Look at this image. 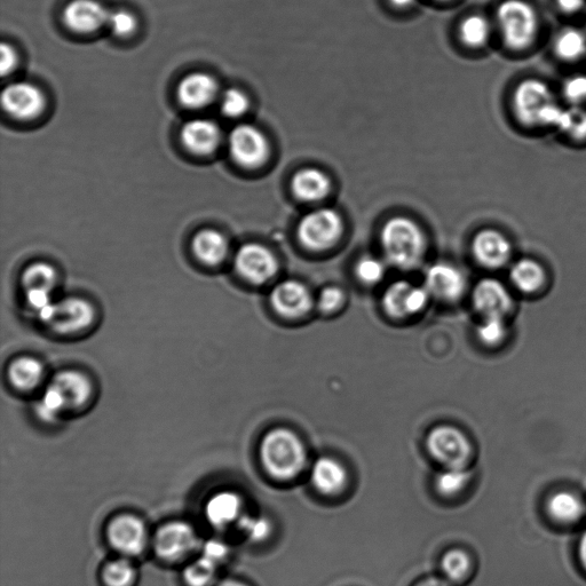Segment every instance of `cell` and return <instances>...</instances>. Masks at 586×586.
I'll return each mask as SVG.
<instances>
[{"mask_svg":"<svg viewBox=\"0 0 586 586\" xmlns=\"http://www.w3.org/2000/svg\"><path fill=\"white\" fill-rule=\"evenodd\" d=\"M331 189L327 174L318 169H304L295 174L292 192L304 202H318L326 197Z\"/></svg>","mask_w":586,"mask_h":586,"instance_id":"obj_24","label":"cell"},{"mask_svg":"<svg viewBox=\"0 0 586 586\" xmlns=\"http://www.w3.org/2000/svg\"><path fill=\"white\" fill-rule=\"evenodd\" d=\"M34 409L42 422L51 424L57 422L61 414L68 410V407L58 388L50 384L41 399L36 402Z\"/></svg>","mask_w":586,"mask_h":586,"instance_id":"obj_32","label":"cell"},{"mask_svg":"<svg viewBox=\"0 0 586 586\" xmlns=\"http://www.w3.org/2000/svg\"><path fill=\"white\" fill-rule=\"evenodd\" d=\"M545 509L553 524L562 528L580 525L586 516V505L582 498L567 490L552 494L546 501Z\"/></svg>","mask_w":586,"mask_h":586,"instance_id":"obj_19","label":"cell"},{"mask_svg":"<svg viewBox=\"0 0 586 586\" xmlns=\"http://www.w3.org/2000/svg\"><path fill=\"white\" fill-rule=\"evenodd\" d=\"M446 578L443 577H429L425 578L422 582H419L415 586H451Z\"/></svg>","mask_w":586,"mask_h":586,"instance_id":"obj_48","label":"cell"},{"mask_svg":"<svg viewBox=\"0 0 586 586\" xmlns=\"http://www.w3.org/2000/svg\"><path fill=\"white\" fill-rule=\"evenodd\" d=\"M392 4L398 7H407L415 3V0H391Z\"/></svg>","mask_w":586,"mask_h":586,"instance_id":"obj_50","label":"cell"},{"mask_svg":"<svg viewBox=\"0 0 586 586\" xmlns=\"http://www.w3.org/2000/svg\"><path fill=\"white\" fill-rule=\"evenodd\" d=\"M496 15L503 42L509 49L522 51L534 44L540 20L532 5L524 0H505Z\"/></svg>","mask_w":586,"mask_h":586,"instance_id":"obj_4","label":"cell"},{"mask_svg":"<svg viewBox=\"0 0 586 586\" xmlns=\"http://www.w3.org/2000/svg\"><path fill=\"white\" fill-rule=\"evenodd\" d=\"M385 273L383 261L375 257H363L356 265V275L363 283L376 284L383 280Z\"/></svg>","mask_w":586,"mask_h":586,"instance_id":"obj_42","label":"cell"},{"mask_svg":"<svg viewBox=\"0 0 586 586\" xmlns=\"http://www.w3.org/2000/svg\"><path fill=\"white\" fill-rule=\"evenodd\" d=\"M472 250L479 264L488 268H500L511 257V244L506 237L494 229H486L475 235Z\"/></svg>","mask_w":586,"mask_h":586,"instance_id":"obj_17","label":"cell"},{"mask_svg":"<svg viewBox=\"0 0 586 586\" xmlns=\"http://www.w3.org/2000/svg\"><path fill=\"white\" fill-rule=\"evenodd\" d=\"M472 570V559L463 550H450L441 559L443 578H446L450 584H462L466 582L467 578L471 576Z\"/></svg>","mask_w":586,"mask_h":586,"instance_id":"obj_30","label":"cell"},{"mask_svg":"<svg viewBox=\"0 0 586 586\" xmlns=\"http://www.w3.org/2000/svg\"><path fill=\"white\" fill-rule=\"evenodd\" d=\"M220 107L225 116L237 118L247 113L249 99L241 90L232 87L221 94Z\"/></svg>","mask_w":586,"mask_h":586,"instance_id":"obj_37","label":"cell"},{"mask_svg":"<svg viewBox=\"0 0 586 586\" xmlns=\"http://www.w3.org/2000/svg\"><path fill=\"white\" fill-rule=\"evenodd\" d=\"M557 3L562 12L573 14L584 9L586 0H557Z\"/></svg>","mask_w":586,"mask_h":586,"instance_id":"obj_47","label":"cell"},{"mask_svg":"<svg viewBox=\"0 0 586 586\" xmlns=\"http://www.w3.org/2000/svg\"><path fill=\"white\" fill-rule=\"evenodd\" d=\"M260 458L267 473L279 481L296 479L307 463L304 443L287 429H276L265 435Z\"/></svg>","mask_w":586,"mask_h":586,"instance_id":"obj_1","label":"cell"},{"mask_svg":"<svg viewBox=\"0 0 586 586\" xmlns=\"http://www.w3.org/2000/svg\"><path fill=\"white\" fill-rule=\"evenodd\" d=\"M217 564L202 556L190 565L185 572L190 586H207L215 577Z\"/></svg>","mask_w":586,"mask_h":586,"instance_id":"obj_38","label":"cell"},{"mask_svg":"<svg viewBox=\"0 0 586 586\" xmlns=\"http://www.w3.org/2000/svg\"><path fill=\"white\" fill-rule=\"evenodd\" d=\"M513 110L526 126L557 129L564 107L558 104L548 84L538 78H527L514 91Z\"/></svg>","mask_w":586,"mask_h":586,"instance_id":"obj_2","label":"cell"},{"mask_svg":"<svg viewBox=\"0 0 586 586\" xmlns=\"http://www.w3.org/2000/svg\"><path fill=\"white\" fill-rule=\"evenodd\" d=\"M472 474L467 467H449L438 474L435 488L445 497H455L464 492L471 481Z\"/></svg>","mask_w":586,"mask_h":586,"instance_id":"obj_33","label":"cell"},{"mask_svg":"<svg viewBox=\"0 0 586 586\" xmlns=\"http://www.w3.org/2000/svg\"><path fill=\"white\" fill-rule=\"evenodd\" d=\"M193 251L201 263L217 266L223 263L228 255V241L215 229H203L194 237Z\"/></svg>","mask_w":586,"mask_h":586,"instance_id":"obj_25","label":"cell"},{"mask_svg":"<svg viewBox=\"0 0 586 586\" xmlns=\"http://www.w3.org/2000/svg\"><path fill=\"white\" fill-rule=\"evenodd\" d=\"M312 483L318 492L326 496H335L347 486L345 467L334 458H319L313 465Z\"/></svg>","mask_w":586,"mask_h":586,"instance_id":"obj_23","label":"cell"},{"mask_svg":"<svg viewBox=\"0 0 586 586\" xmlns=\"http://www.w3.org/2000/svg\"><path fill=\"white\" fill-rule=\"evenodd\" d=\"M107 25L117 37H128L132 35L138 27L136 17L125 10L110 12Z\"/></svg>","mask_w":586,"mask_h":586,"instance_id":"obj_43","label":"cell"},{"mask_svg":"<svg viewBox=\"0 0 586 586\" xmlns=\"http://www.w3.org/2000/svg\"><path fill=\"white\" fill-rule=\"evenodd\" d=\"M241 532L252 542H263L272 533V526L265 518L245 516L239 519Z\"/></svg>","mask_w":586,"mask_h":586,"instance_id":"obj_39","label":"cell"},{"mask_svg":"<svg viewBox=\"0 0 586 586\" xmlns=\"http://www.w3.org/2000/svg\"><path fill=\"white\" fill-rule=\"evenodd\" d=\"M344 303V292L336 287H329L320 293L318 304L324 313H332L338 310Z\"/></svg>","mask_w":586,"mask_h":586,"instance_id":"obj_44","label":"cell"},{"mask_svg":"<svg viewBox=\"0 0 586 586\" xmlns=\"http://www.w3.org/2000/svg\"><path fill=\"white\" fill-rule=\"evenodd\" d=\"M473 305L475 310L487 316H502L511 310L512 300L508 290L501 282L487 279L482 280L473 291Z\"/></svg>","mask_w":586,"mask_h":586,"instance_id":"obj_21","label":"cell"},{"mask_svg":"<svg viewBox=\"0 0 586 586\" xmlns=\"http://www.w3.org/2000/svg\"><path fill=\"white\" fill-rule=\"evenodd\" d=\"M271 303L284 318L298 319L312 310L313 298L305 284L289 280L276 285Z\"/></svg>","mask_w":586,"mask_h":586,"instance_id":"obj_13","label":"cell"},{"mask_svg":"<svg viewBox=\"0 0 586 586\" xmlns=\"http://www.w3.org/2000/svg\"><path fill=\"white\" fill-rule=\"evenodd\" d=\"M219 85L215 79L205 73L186 76L178 85V99L190 109L207 107L218 97Z\"/></svg>","mask_w":586,"mask_h":586,"instance_id":"obj_18","label":"cell"},{"mask_svg":"<svg viewBox=\"0 0 586 586\" xmlns=\"http://www.w3.org/2000/svg\"><path fill=\"white\" fill-rule=\"evenodd\" d=\"M431 296L425 287H417L407 281H398L391 285L383 298L384 310L395 319L422 312Z\"/></svg>","mask_w":586,"mask_h":586,"instance_id":"obj_11","label":"cell"},{"mask_svg":"<svg viewBox=\"0 0 586 586\" xmlns=\"http://www.w3.org/2000/svg\"><path fill=\"white\" fill-rule=\"evenodd\" d=\"M134 578V569L124 559L110 562L105 570V580L110 586H129Z\"/></svg>","mask_w":586,"mask_h":586,"instance_id":"obj_41","label":"cell"},{"mask_svg":"<svg viewBox=\"0 0 586 586\" xmlns=\"http://www.w3.org/2000/svg\"><path fill=\"white\" fill-rule=\"evenodd\" d=\"M0 55H2V63H0V68H2V75L6 76L7 74L12 73L15 66H17L18 55L15 53L13 47L7 43L2 44Z\"/></svg>","mask_w":586,"mask_h":586,"instance_id":"obj_45","label":"cell"},{"mask_svg":"<svg viewBox=\"0 0 586 586\" xmlns=\"http://www.w3.org/2000/svg\"><path fill=\"white\" fill-rule=\"evenodd\" d=\"M45 375V368L41 361L31 356H21L14 360L9 367V378L11 384L20 391L34 390Z\"/></svg>","mask_w":586,"mask_h":586,"instance_id":"obj_26","label":"cell"},{"mask_svg":"<svg viewBox=\"0 0 586 586\" xmlns=\"http://www.w3.org/2000/svg\"><path fill=\"white\" fill-rule=\"evenodd\" d=\"M197 540L192 527L184 522H172L156 537V551L164 559L178 560L195 549Z\"/></svg>","mask_w":586,"mask_h":586,"instance_id":"obj_15","label":"cell"},{"mask_svg":"<svg viewBox=\"0 0 586 586\" xmlns=\"http://www.w3.org/2000/svg\"><path fill=\"white\" fill-rule=\"evenodd\" d=\"M554 52L564 61L574 62L586 57V33L578 28H566L554 41Z\"/></svg>","mask_w":586,"mask_h":586,"instance_id":"obj_28","label":"cell"},{"mask_svg":"<svg viewBox=\"0 0 586 586\" xmlns=\"http://www.w3.org/2000/svg\"><path fill=\"white\" fill-rule=\"evenodd\" d=\"M219 586H247V585H244L239 582L227 581V582H224L223 584H220Z\"/></svg>","mask_w":586,"mask_h":586,"instance_id":"obj_51","label":"cell"},{"mask_svg":"<svg viewBox=\"0 0 586 586\" xmlns=\"http://www.w3.org/2000/svg\"><path fill=\"white\" fill-rule=\"evenodd\" d=\"M38 318L58 334L74 335L91 326L95 311L87 300L68 297L54 302L39 313Z\"/></svg>","mask_w":586,"mask_h":586,"instance_id":"obj_5","label":"cell"},{"mask_svg":"<svg viewBox=\"0 0 586 586\" xmlns=\"http://www.w3.org/2000/svg\"><path fill=\"white\" fill-rule=\"evenodd\" d=\"M511 281L521 292L533 293L540 290L545 282L542 266L534 260L518 261L511 271Z\"/></svg>","mask_w":586,"mask_h":586,"instance_id":"obj_29","label":"cell"},{"mask_svg":"<svg viewBox=\"0 0 586 586\" xmlns=\"http://www.w3.org/2000/svg\"><path fill=\"white\" fill-rule=\"evenodd\" d=\"M578 560L586 573V532L581 536L580 542H578Z\"/></svg>","mask_w":586,"mask_h":586,"instance_id":"obj_49","label":"cell"},{"mask_svg":"<svg viewBox=\"0 0 586 586\" xmlns=\"http://www.w3.org/2000/svg\"><path fill=\"white\" fill-rule=\"evenodd\" d=\"M227 546L218 541H210L204 545L203 557L218 564L219 561L223 560L227 556Z\"/></svg>","mask_w":586,"mask_h":586,"instance_id":"obj_46","label":"cell"},{"mask_svg":"<svg viewBox=\"0 0 586 586\" xmlns=\"http://www.w3.org/2000/svg\"><path fill=\"white\" fill-rule=\"evenodd\" d=\"M51 384L57 387L65 398L68 410L81 409L92 397L91 380L81 371H60L54 376Z\"/></svg>","mask_w":586,"mask_h":586,"instance_id":"obj_22","label":"cell"},{"mask_svg":"<svg viewBox=\"0 0 586 586\" xmlns=\"http://www.w3.org/2000/svg\"><path fill=\"white\" fill-rule=\"evenodd\" d=\"M182 144L196 155L215 152L221 142V130L216 122L207 118H195L181 129Z\"/></svg>","mask_w":586,"mask_h":586,"instance_id":"obj_16","label":"cell"},{"mask_svg":"<svg viewBox=\"0 0 586 586\" xmlns=\"http://www.w3.org/2000/svg\"><path fill=\"white\" fill-rule=\"evenodd\" d=\"M424 287L431 297L443 302H455L463 296L466 280L463 273L453 265L438 263L427 269Z\"/></svg>","mask_w":586,"mask_h":586,"instance_id":"obj_12","label":"cell"},{"mask_svg":"<svg viewBox=\"0 0 586 586\" xmlns=\"http://www.w3.org/2000/svg\"><path fill=\"white\" fill-rule=\"evenodd\" d=\"M506 334H508V328L502 316H487L478 328L479 339L488 346L501 344Z\"/></svg>","mask_w":586,"mask_h":586,"instance_id":"obj_36","label":"cell"},{"mask_svg":"<svg viewBox=\"0 0 586 586\" xmlns=\"http://www.w3.org/2000/svg\"><path fill=\"white\" fill-rule=\"evenodd\" d=\"M228 145L235 162L244 168H258L269 154L264 133L250 124L237 125L229 134Z\"/></svg>","mask_w":586,"mask_h":586,"instance_id":"obj_8","label":"cell"},{"mask_svg":"<svg viewBox=\"0 0 586 586\" xmlns=\"http://www.w3.org/2000/svg\"><path fill=\"white\" fill-rule=\"evenodd\" d=\"M562 94H564L569 106L584 107L586 104V75L569 76L562 85Z\"/></svg>","mask_w":586,"mask_h":586,"instance_id":"obj_40","label":"cell"},{"mask_svg":"<svg viewBox=\"0 0 586 586\" xmlns=\"http://www.w3.org/2000/svg\"><path fill=\"white\" fill-rule=\"evenodd\" d=\"M240 497L233 493H221L213 496L207 505V516L211 524L219 527L239 520L241 512Z\"/></svg>","mask_w":586,"mask_h":586,"instance_id":"obj_27","label":"cell"},{"mask_svg":"<svg viewBox=\"0 0 586 586\" xmlns=\"http://www.w3.org/2000/svg\"><path fill=\"white\" fill-rule=\"evenodd\" d=\"M2 105L7 114L18 120L27 121L44 112L46 99L42 90L34 84L18 82L5 87Z\"/></svg>","mask_w":586,"mask_h":586,"instance_id":"obj_10","label":"cell"},{"mask_svg":"<svg viewBox=\"0 0 586 586\" xmlns=\"http://www.w3.org/2000/svg\"><path fill=\"white\" fill-rule=\"evenodd\" d=\"M426 445L431 456L445 469L467 467L472 454L470 441L454 426L435 427L427 437Z\"/></svg>","mask_w":586,"mask_h":586,"instance_id":"obj_7","label":"cell"},{"mask_svg":"<svg viewBox=\"0 0 586 586\" xmlns=\"http://www.w3.org/2000/svg\"><path fill=\"white\" fill-rule=\"evenodd\" d=\"M57 282V271L52 265L44 263V261L31 264L22 274V285L25 291L41 290L52 292Z\"/></svg>","mask_w":586,"mask_h":586,"instance_id":"obj_31","label":"cell"},{"mask_svg":"<svg viewBox=\"0 0 586 586\" xmlns=\"http://www.w3.org/2000/svg\"><path fill=\"white\" fill-rule=\"evenodd\" d=\"M234 265L236 272L252 284H264L277 272V260L264 245L249 243L237 251Z\"/></svg>","mask_w":586,"mask_h":586,"instance_id":"obj_9","label":"cell"},{"mask_svg":"<svg viewBox=\"0 0 586 586\" xmlns=\"http://www.w3.org/2000/svg\"><path fill=\"white\" fill-rule=\"evenodd\" d=\"M557 130L576 140L586 138V109L583 106H568L562 110Z\"/></svg>","mask_w":586,"mask_h":586,"instance_id":"obj_35","label":"cell"},{"mask_svg":"<svg viewBox=\"0 0 586 586\" xmlns=\"http://www.w3.org/2000/svg\"><path fill=\"white\" fill-rule=\"evenodd\" d=\"M343 233V220L331 209H319L300 221L298 237L304 247L314 251L327 250L335 245Z\"/></svg>","mask_w":586,"mask_h":586,"instance_id":"obj_6","label":"cell"},{"mask_svg":"<svg viewBox=\"0 0 586 586\" xmlns=\"http://www.w3.org/2000/svg\"><path fill=\"white\" fill-rule=\"evenodd\" d=\"M146 540V528L137 518L121 517L110 525V543L126 556H136L141 553L145 549Z\"/></svg>","mask_w":586,"mask_h":586,"instance_id":"obj_20","label":"cell"},{"mask_svg":"<svg viewBox=\"0 0 586 586\" xmlns=\"http://www.w3.org/2000/svg\"><path fill=\"white\" fill-rule=\"evenodd\" d=\"M109 13L97 0H74L63 12V21L70 30L89 34L107 25Z\"/></svg>","mask_w":586,"mask_h":586,"instance_id":"obj_14","label":"cell"},{"mask_svg":"<svg viewBox=\"0 0 586 586\" xmlns=\"http://www.w3.org/2000/svg\"><path fill=\"white\" fill-rule=\"evenodd\" d=\"M492 34L489 21L482 15H471L461 27L463 42L470 47H481L488 42Z\"/></svg>","mask_w":586,"mask_h":586,"instance_id":"obj_34","label":"cell"},{"mask_svg":"<svg viewBox=\"0 0 586 586\" xmlns=\"http://www.w3.org/2000/svg\"><path fill=\"white\" fill-rule=\"evenodd\" d=\"M385 256L401 269L415 268L421 263L426 241L422 229L406 217H395L387 221L382 231Z\"/></svg>","mask_w":586,"mask_h":586,"instance_id":"obj_3","label":"cell"}]
</instances>
